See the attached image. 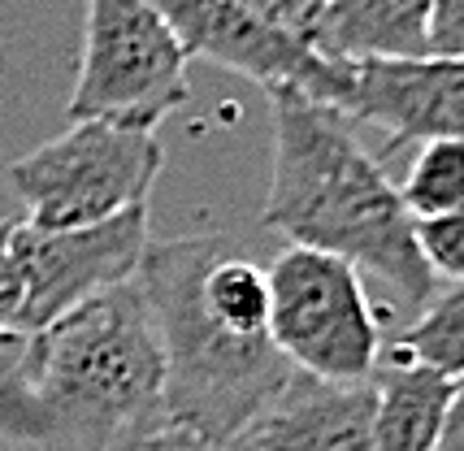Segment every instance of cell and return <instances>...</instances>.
<instances>
[{
	"label": "cell",
	"mask_w": 464,
	"mask_h": 451,
	"mask_svg": "<svg viewBox=\"0 0 464 451\" xmlns=\"http://www.w3.org/2000/svg\"><path fill=\"white\" fill-rule=\"evenodd\" d=\"M140 451H213L204 438H196L191 430H179V426H165L152 443H143Z\"/></svg>",
	"instance_id": "ffe728a7"
},
{
	"label": "cell",
	"mask_w": 464,
	"mask_h": 451,
	"mask_svg": "<svg viewBox=\"0 0 464 451\" xmlns=\"http://www.w3.org/2000/svg\"><path fill=\"white\" fill-rule=\"evenodd\" d=\"M157 130L113 122H74L65 135L14 161L9 178L40 230H79L143 208L161 178Z\"/></svg>",
	"instance_id": "5b68a950"
},
{
	"label": "cell",
	"mask_w": 464,
	"mask_h": 451,
	"mask_svg": "<svg viewBox=\"0 0 464 451\" xmlns=\"http://www.w3.org/2000/svg\"><path fill=\"white\" fill-rule=\"evenodd\" d=\"M430 0H325L313 48L334 65L421 62Z\"/></svg>",
	"instance_id": "8fae6325"
},
{
	"label": "cell",
	"mask_w": 464,
	"mask_h": 451,
	"mask_svg": "<svg viewBox=\"0 0 464 451\" xmlns=\"http://www.w3.org/2000/svg\"><path fill=\"white\" fill-rule=\"evenodd\" d=\"M373 382H325L291 369L218 451H369Z\"/></svg>",
	"instance_id": "9c48e42d"
},
{
	"label": "cell",
	"mask_w": 464,
	"mask_h": 451,
	"mask_svg": "<svg viewBox=\"0 0 464 451\" xmlns=\"http://www.w3.org/2000/svg\"><path fill=\"white\" fill-rule=\"evenodd\" d=\"M417 252L434 278L464 283V208L417 222Z\"/></svg>",
	"instance_id": "9a60e30c"
},
{
	"label": "cell",
	"mask_w": 464,
	"mask_h": 451,
	"mask_svg": "<svg viewBox=\"0 0 464 451\" xmlns=\"http://www.w3.org/2000/svg\"><path fill=\"white\" fill-rule=\"evenodd\" d=\"M274 174L261 226L286 244L339 256L356 273H373L412 312L434 295V273L417 252V222L400 187L356 139L343 109L274 87Z\"/></svg>",
	"instance_id": "3957f363"
},
{
	"label": "cell",
	"mask_w": 464,
	"mask_h": 451,
	"mask_svg": "<svg viewBox=\"0 0 464 451\" xmlns=\"http://www.w3.org/2000/svg\"><path fill=\"white\" fill-rule=\"evenodd\" d=\"M247 14H256L261 22H269L274 31L283 35H295L313 48L317 40V26H322L325 14V0H239Z\"/></svg>",
	"instance_id": "2e32d148"
},
{
	"label": "cell",
	"mask_w": 464,
	"mask_h": 451,
	"mask_svg": "<svg viewBox=\"0 0 464 451\" xmlns=\"http://www.w3.org/2000/svg\"><path fill=\"white\" fill-rule=\"evenodd\" d=\"M0 369L5 451H140L169 426L165 356L140 283L18 334Z\"/></svg>",
	"instance_id": "6da1fadb"
},
{
	"label": "cell",
	"mask_w": 464,
	"mask_h": 451,
	"mask_svg": "<svg viewBox=\"0 0 464 451\" xmlns=\"http://www.w3.org/2000/svg\"><path fill=\"white\" fill-rule=\"evenodd\" d=\"M148 5L169 22L187 57H204L230 74H243L261 82L265 91L291 87L330 109L347 104L352 65L325 62L317 48L274 31L269 22L247 14L239 0H148Z\"/></svg>",
	"instance_id": "ba28073f"
},
{
	"label": "cell",
	"mask_w": 464,
	"mask_h": 451,
	"mask_svg": "<svg viewBox=\"0 0 464 451\" xmlns=\"http://www.w3.org/2000/svg\"><path fill=\"white\" fill-rule=\"evenodd\" d=\"M187 53L148 0H87L70 122L157 130L191 101Z\"/></svg>",
	"instance_id": "277c9868"
},
{
	"label": "cell",
	"mask_w": 464,
	"mask_h": 451,
	"mask_svg": "<svg viewBox=\"0 0 464 451\" xmlns=\"http://www.w3.org/2000/svg\"><path fill=\"white\" fill-rule=\"evenodd\" d=\"M400 200L412 213V222L443 217L464 208V139H430L412 157Z\"/></svg>",
	"instance_id": "5bb4252c"
},
{
	"label": "cell",
	"mask_w": 464,
	"mask_h": 451,
	"mask_svg": "<svg viewBox=\"0 0 464 451\" xmlns=\"http://www.w3.org/2000/svg\"><path fill=\"white\" fill-rule=\"evenodd\" d=\"M434 451H464V378L451 382V399H447V417H443V434Z\"/></svg>",
	"instance_id": "d6986e66"
},
{
	"label": "cell",
	"mask_w": 464,
	"mask_h": 451,
	"mask_svg": "<svg viewBox=\"0 0 464 451\" xmlns=\"http://www.w3.org/2000/svg\"><path fill=\"white\" fill-rule=\"evenodd\" d=\"M265 278L269 339L291 369L325 382H373L382 339L356 269L339 256L286 244Z\"/></svg>",
	"instance_id": "8992f818"
},
{
	"label": "cell",
	"mask_w": 464,
	"mask_h": 451,
	"mask_svg": "<svg viewBox=\"0 0 464 451\" xmlns=\"http://www.w3.org/2000/svg\"><path fill=\"white\" fill-rule=\"evenodd\" d=\"M373 395L369 451H434L451 399L447 378L386 356L373 373Z\"/></svg>",
	"instance_id": "7c38bea8"
},
{
	"label": "cell",
	"mask_w": 464,
	"mask_h": 451,
	"mask_svg": "<svg viewBox=\"0 0 464 451\" xmlns=\"http://www.w3.org/2000/svg\"><path fill=\"white\" fill-rule=\"evenodd\" d=\"M14 261L22 273L18 334L61 321L104 291L135 283L148 252V205L79 230H40L14 222Z\"/></svg>",
	"instance_id": "52a82bcc"
},
{
	"label": "cell",
	"mask_w": 464,
	"mask_h": 451,
	"mask_svg": "<svg viewBox=\"0 0 464 451\" xmlns=\"http://www.w3.org/2000/svg\"><path fill=\"white\" fill-rule=\"evenodd\" d=\"M165 356V417L218 451L291 378L269 278L218 230L148 244L135 273Z\"/></svg>",
	"instance_id": "7a4b0ae2"
},
{
	"label": "cell",
	"mask_w": 464,
	"mask_h": 451,
	"mask_svg": "<svg viewBox=\"0 0 464 451\" xmlns=\"http://www.w3.org/2000/svg\"><path fill=\"white\" fill-rule=\"evenodd\" d=\"M343 113L400 144L464 139V62H364L352 65Z\"/></svg>",
	"instance_id": "30bf717a"
},
{
	"label": "cell",
	"mask_w": 464,
	"mask_h": 451,
	"mask_svg": "<svg viewBox=\"0 0 464 451\" xmlns=\"http://www.w3.org/2000/svg\"><path fill=\"white\" fill-rule=\"evenodd\" d=\"M425 43H430V57L464 62V0H430Z\"/></svg>",
	"instance_id": "e0dca14e"
},
{
	"label": "cell",
	"mask_w": 464,
	"mask_h": 451,
	"mask_svg": "<svg viewBox=\"0 0 464 451\" xmlns=\"http://www.w3.org/2000/svg\"><path fill=\"white\" fill-rule=\"evenodd\" d=\"M386 356L421 365V369L439 373L447 382L464 378V283L434 291L430 304L412 317V326L391 343Z\"/></svg>",
	"instance_id": "4fadbf2b"
},
{
	"label": "cell",
	"mask_w": 464,
	"mask_h": 451,
	"mask_svg": "<svg viewBox=\"0 0 464 451\" xmlns=\"http://www.w3.org/2000/svg\"><path fill=\"white\" fill-rule=\"evenodd\" d=\"M14 217H0V348L18 339V308H22V273L14 261Z\"/></svg>",
	"instance_id": "ac0fdd59"
}]
</instances>
